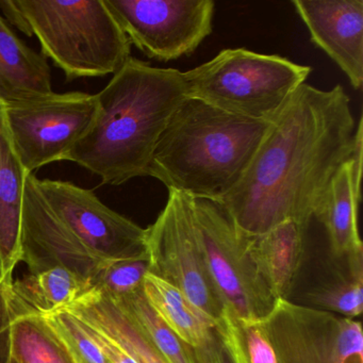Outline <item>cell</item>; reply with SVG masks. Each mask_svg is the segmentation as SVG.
<instances>
[{
  "instance_id": "cell-1",
  "label": "cell",
  "mask_w": 363,
  "mask_h": 363,
  "mask_svg": "<svg viewBox=\"0 0 363 363\" xmlns=\"http://www.w3.org/2000/svg\"><path fill=\"white\" fill-rule=\"evenodd\" d=\"M356 140L357 123L344 89L301 84L272 122L240 184L220 203L247 237L286 220L309 227Z\"/></svg>"
},
{
  "instance_id": "cell-2",
  "label": "cell",
  "mask_w": 363,
  "mask_h": 363,
  "mask_svg": "<svg viewBox=\"0 0 363 363\" xmlns=\"http://www.w3.org/2000/svg\"><path fill=\"white\" fill-rule=\"evenodd\" d=\"M96 97V116L67 161L109 186L146 177L163 131L186 99L184 73L131 57Z\"/></svg>"
},
{
  "instance_id": "cell-3",
  "label": "cell",
  "mask_w": 363,
  "mask_h": 363,
  "mask_svg": "<svg viewBox=\"0 0 363 363\" xmlns=\"http://www.w3.org/2000/svg\"><path fill=\"white\" fill-rule=\"evenodd\" d=\"M271 124L186 97L157 144L147 176L169 191L220 203L245 175Z\"/></svg>"
},
{
  "instance_id": "cell-4",
  "label": "cell",
  "mask_w": 363,
  "mask_h": 363,
  "mask_svg": "<svg viewBox=\"0 0 363 363\" xmlns=\"http://www.w3.org/2000/svg\"><path fill=\"white\" fill-rule=\"evenodd\" d=\"M23 33L67 79L114 75L131 58V44L104 0H13Z\"/></svg>"
},
{
  "instance_id": "cell-5",
  "label": "cell",
  "mask_w": 363,
  "mask_h": 363,
  "mask_svg": "<svg viewBox=\"0 0 363 363\" xmlns=\"http://www.w3.org/2000/svg\"><path fill=\"white\" fill-rule=\"evenodd\" d=\"M312 69L245 48L222 50L184 73L186 97L233 116L273 122Z\"/></svg>"
},
{
  "instance_id": "cell-6",
  "label": "cell",
  "mask_w": 363,
  "mask_h": 363,
  "mask_svg": "<svg viewBox=\"0 0 363 363\" xmlns=\"http://www.w3.org/2000/svg\"><path fill=\"white\" fill-rule=\"evenodd\" d=\"M192 211L208 269L225 309L242 322H261L276 299L250 257L247 238L218 201L192 199Z\"/></svg>"
},
{
  "instance_id": "cell-7",
  "label": "cell",
  "mask_w": 363,
  "mask_h": 363,
  "mask_svg": "<svg viewBox=\"0 0 363 363\" xmlns=\"http://www.w3.org/2000/svg\"><path fill=\"white\" fill-rule=\"evenodd\" d=\"M14 150L27 173L67 161L97 113L96 94L52 92L3 105Z\"/></svg>"
},
{
  "instance_id": "cell-8",
  "label": "cell",
  "mask_w": 363,
  "mask_h": 363,
  "mask_svg": "<svg viewBox=\"0 0 363 363\" xmlns=\"http://www.w3.org/2000/svg\"><path fill=\"white\" fill-rule=\"evenodd\" d=\"M145 230L150 273L179 289L218 325L225 307L206 262L192 197L169 191L167 205Z\"/></svg>"
},
{
  "instance_id": "cell-9",
  "label": "cell",
  "mask_w": 363,
  "mask_h": 363,
  "mask_svg": "<svg viewBox=\"0 0 363 363\" xmlns=\"http://www.w3.org/2000/svg\"><path fill=\"white\" fill-rule=\"evenodd\" d=\"M131 45L160 62L191 56L213 29V0H104Z\"/></svg>"
},
{
  "instance_id": "cell-10",
  "label": "cell",
  "mask_w": 363,
  "mask_h": 363,
  "mask_svg": "<svg viewBox=\"0 0 363 363\" xmlns=\"http://www.w3.org/2000/svg\"><path fill=\"white\" fill-rule=\"evenodd\" d=\"M258 324L278 363H363L360 320L277 299Z\"/></svg>"
},
{
  "instance_id": "cell-11",
  "label": "cell",
  "mask_w": 363,
  "mask_h": 363,
  "mask_svg": "<svg viewBox=\"0 0 363 363\" xmlns=\"http://www.w3.org/2000/svg\"><path fill=\"white\" fill-rule=\"evenodd\" d=\"M37 184L59 220L101 260L147 254L145 229L110 209L93 191L60 180L37 179Z\"/></svg>"
},
{
  "instance_id": "cell-12",
  "label": "cell",
  "mask_w": 363,
  "mask_h": 363,
  "mask_svg": "<svg viewBox=\"0 0 363 363\" xmlns=\"http://www.w3.org/2000/svg\"><path fill=\"white\" fill-rule=\"evenodd\" d=\"M27 177L22 214V261L29 273L65 267L92 282L106 261L90 252L52 211L37 184Z\"/></svg>"
},
{
  "instance_id": "cell-13",
  "label": "cell",
  "mask_w": 363,
  "mask_h": 363,
  "mask_svg": "<svg viewBox=\"0 0 363 363\" xmlns=\"http://www.w3.org/2000/svg\"><path fill=\"white\" fill-rule=\"evenodd\" d=\"M314 45L322 50L350 80L363 84V0H293Z\"/></svg>"
},
{
  "instance_id": "cell-14",
  "label": "cell",
  "mask_w": 363,
  "mask_h": 363,
  "mask_svg": "<svg viewBox=\"0 0 363 363\" xmlns=\"http://www.w3.org/2000/svg\"><path fill=\"white\" fill-rule=\"evenodd\" d=\"M362 118L357 123L354 152L331 179L318 218L328 235L329 255L344 258L363 252L359 235L358 208L362 178Z\"/></svg>"
},
{
  "instance_id": "cell-15",
  "label": "cell",
  "mask_w": 363,
  "mask_h": 363,
  "mask_svg": "<svg viewBox=\"0 0 363 363\" xmlns=\"http://www.w3.org/2000/svg\"><path fill=\"white\" fill-rule=\"evenodd\" d=\"M27 173L10 139L0 104V284L11 286L22 261V214Z\"/></svg>"
},
{
  "instance_id": "cell-16",
  "label": "cell",
  "mask_w": 363,
  "mask_h": 363,
  "mask_svg": "<svg viewBox=\"0 0 363 363\" xmlns=\"http://www.w3.org/2000/svg\"><path fill=\"white\" fill-rule=\"evenodd\" d=\"M307 230L296 220H286L267 233L246 235L250 257L276 301L290 299L303 263Z\"/></svg>"
},
{
  "instance_id": "cell-17",
  "label": "cell",
  "mask_w": 363,
  "mask_h": 363,
  "mask_svg": "<svg viewBox=\"0 0 363 363\" xmlns=\"http://www.w3.org/2000/svg\"><path fill=\"white\" fill-rule=\"evenodd\" d=\"M52 93V73L45 57L27 46L0 16V104Z\"/></svg>"
},
{
  "instance_id": "cell-18",
  "label": "cell",
  "mask_w": 363,
  "mask_h": 363,
  "mask_svg": "<svg viewBox=\"0 0 363 363\" xmlns=\"http://www.w3.org/2000/svg\"><path fill=\"white\" fill-rule=\"evenodd\" d=\"M90 290V282L75 272L65 267H52L13 280L10 303L14 316L50 315L69 307Z\"/></svg>"
},
{
  "instance_id": "cell-19",
  "label": "cell",
  "mask_w": 363,
  "mask_h": 363,
  "mask_svg": "<svg viewBox=\"0 0 363 363\" xmlns=\"http://www.w3.org/2000/svg\"><path fill=\"white\" fill-rule=\"evenodd\" d=\"M63 310L103 331L138 363H169L104 293L91 289Z\"/></svg>"
},
{
  "instance_id": "cell-20",
  "label": "cell",
  "mask_w": 363,
  "mask_h": 363,
  "mask_svg": "<svg viewBox=\"0 0 363 363\" xmlns=\"http://www.w3.org/2000/svg\"><path fill=\"white\" fill-rule=\"evenodd\" d=\"M326 272L303 293L307 307L356 318L363 307V252L333 258L329 255Z\"/></svg>"
},
{
  "instance_id": "cell-21",
  "label": "cell",
  "mask_w": 363,
  "mask_h": 363,
  "mask_svg": "<svg viewBox=\"0 0 363 363\" xmlns=\"http://www.w3.org/2000/svg\"><path fill=\"white\" fill-rule=\"evenodd\" d=\"M143 292L161 320L186 345L199 348L211 337L216 323L195 307L179 289L147 273Z\"/></svg>"
},
{
  "instance_id": "cell-22",
  "label": "cell",
  "mask_w": 363,
  "mask_h": 363,
  "mask_svg": "<svg viewBox=\"0 0 363 363\" xmlns=\"http://www.w3.org/2000/svg\"><path fill=\"white\" fill-rule=\"evenodd\" d=\"M12 357L18 363H75L54 329L35 314L14 316Z\"/></svg>"
},
{
  "instance_id": "cell-23",
  "label": "cell",
  "mask_w": 363,
  "mask_h": 363,
  "mask_svg": "<svg viewBox=\"0 0 363 363\" xmlns=\"http://www.w3.org/2000/svg\"><path fill=\"white\" fill-rule=\"evenodd\" d=\"M111 299L169 363H196L192 348L161 320L146 299L143 288L127 296Z\"/></svg>"
},
{
  "instance_id": "cell-24",
  "label": "cell",
  "mask_w": 363,
  "mask_h": 363,
  "mask_svg": "<svg viewBox=\"0 0 363 363\" xmlns=\"http://www.w3.org/2000/svg\"><path fill=\"white\" fill-rule=\"evenodd\" d=\"M216 330L235 363H278L275 350L258 323L242 322L225 309Z\"/></svg>"
},
{
  "instance_id": "cell-25",
  "label": "cell",
  "mask_w": 363,
  "mask_h": 363,
  "mask_svg": "<svg viewBox=\"0 0 363 363\" xmlns=\"http://www.w3.org/2000/svg\"><path fill=\"white\" fill-rule=\"evenodd\" d=\"M150 273L147 254L135 258L106 261L93 278L91 289L110 298H121L143 288L145 276Z\"/></svg>"
},
{
  "instance_id": "cell-26",
  "label": "cell",
  "mask_w": 363,
  "mask_h": 363,
  "mask_svg": "<svg viewBox=\"0 0 363 363\" xmlns=\"http://www.w3.org/2000/svg\"><path fill=\"white\" fill-rule=\"evenodd\" d=\"M43 318L67 346L75 363H110L73 314L61 310Z\"/></svg>"
},
{
  "instance_id": "cell-27",
  "label": "cell",
  "mask_w": 363,
  "mask_h": 363,
  "mask_svg": "<svg viewBox=\"0 0 363 363\" xmlns=\"http://www.w3.org/2000/svg\"><path fill=\"white\" fill-rule=\"evenodd\" d=\"M10 288L0 284V363H8L12 357L13 311L10 303Z\"/></svg>"
},
{
  "instance_id": "cell-28",
  "label": "cell",
  "mask_w": 363,
  "mask_h": 363,
  "mask_svg": "<svg viewBox=\"0 0 363 363\" xmlns=\"http://www.w3.org/2000/svg\"><path fill=\"white\" fill-rule=\"evenodd\" d=\"M196 363H235L228 346L214 329L211 337L199 348H192Z\"/></svg>"
},
{
  "instance_id": "cell-29",
  "label": "cell",
  "mask_w": 363,
  "mask_h": 363,
  "mask_svg": "<svg viewBox=\"0 0 363 363\" xmlns=\"http://www.w3.org/2000/svg\"><path fill=\"white\" fill-rule=\"evenodd\" d=\"M77 320H79L80 324L84 327L86 333L94 340L95 343L99 345V347L101 348V352H103V354H105L106 358L109 360L110 363H138L126 350H123L116 342L110 339L103 331L99 330L95 327L82 322L79 318H77Z\"/></svg>"
},
{
  "instance_id": "cell-30",
  "label": "cell",
  "mask_w": 363,
  "mask_h": 363,
  "mask_svg": "<svg viewBox=\"0 0 363 363\" xmlns=\"http://www.w3.org/2000/svg\"><path fill=\"white\" fill-rule=\"evenodd\" d=\"M8 363H18V361L16 360V359L13 358V357H11V359H10L9 362Z\"/></svg>"
}]
</instances>
